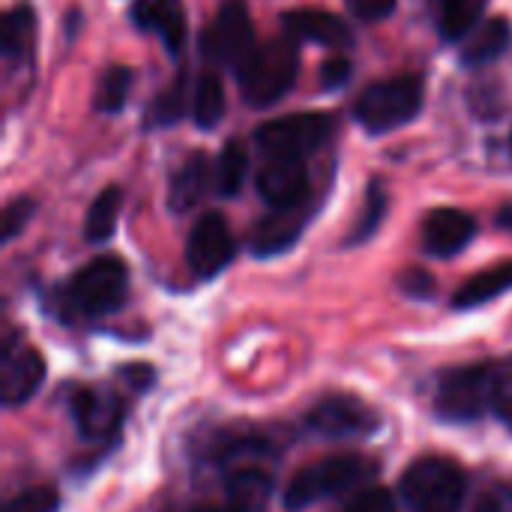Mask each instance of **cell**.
I'll return each instance as SVG.
<instances>
[{
  "label": "cell",
  "instance_id": "cb8c5ba5",
  "mask_svg": "<svg viewBox=\"0 0 512 512\" xmlns=\"http://www.w3.org/2000/svg\"><path fill=\"white\" fill-rule=\"evenodd\" d=\"M120 204H123V192L117 186H108L96 195V201L87 210L84 219V237L90 243H102L114 234L117 228V216H120Z\"/></svg>",
  "mask_w": 512,
  "mask_h": 512
},
{
  "label": "cell",
  "instance_id": "836d02e7",
  "mask_svg": "<svg viewBox=\"0 0 512 512\" xmlns=\"http://www.w3.org/2000/svg\"><path fill=\"white\" fill-rule=\"evenodd\" d=\"M399 285H402V291H405L408 297H417V300H426V297L435 294V279H432L429 273H423V270H408V273H402Z\"/></svg>",
  "mask_w": 512,
  "mask_h": 512
},
{
  "label": "cell",
  "instance_id": "52a82bcc",
  "mask_svg": "<svg viewBox=\"0 0 512 512\" xmlns=\"http://www.w3.org/2000/svg\"><path fill=\"white\" fill-rule=\"evenodd\" d=\"M333 135V117L324 111H300L279 120L264 123L255 132L258 147L267 156H288V159H306L309 153L321 150Z\"/></svg>",
  "mask_w": 512,
  "mask_h": 512
},
{
  "label": "cell",
  "instance_id": "d4e9b609",
  "mask_svg": "<svg viewBox=\"0 0 512 512\" xmlns=\"http://www.w3.org/2000/svg\"><path fill=\"white\" fill-rule=\"evenodd\" d=\"M33 36H36V18H33V12H30L27 6L12 9V12L3 18V36H0L3 57H6V60H15V57L30 54Z\"/></svg>",
  "mask_w": 512,
  "mask_h": 512
},
{
  "label": "cell",
  "instance_id": "83f0119b",
  "mask_svg": "<svg viewBox=\"0 0 512 512\" xmlns=\"http://www.w3.org/2000/svg\"><path fill=\"white\" fill-rule=\"evenodd\" d=\"M384 213H387V192L381 189V183H372L369 192H366V204H363V210H360L357 228L351 231L348 243H363V240H369V237L378 231Z\"/></svg>",
  "mask_w": 512,
  "mask_h": 512
},
{
  "label": "cell",
  "instance_id": "5bb4252c",
  "mask_svg": "<svg viewBox=\"0 0 512 512\" xmlns=\"http://www.w3.org/2000/svg\"><path fill=\"white\" fill-rule=\"evenodd\" d=\"M474 234H477L474 216H468L465 210L441 207L432 210L423 222V249L435 258H453L474 240Z\"/></svg>",
  "mask_w": 512,
  "mask_h": 512
},
{
  "label": "cell",
  "instance_id": "8992f818",
  "mask_svg": "<svg viewBox=\"0 0 512 512\" xmlns=\"http://www.w3.org/2000/svg\"><path fill=\"white\" fill-rule=\"evenodd\" d=\"M420 108H423V78L396 75L369 84L354 105V117L366 132L384 135L411 123L420 114Z\"/></svg>",
  "mask_w": 512,
  "mask_h": 512
},
{
  "label": "cell",
  "instance_id": "e0dca14e",
  "mask_svg": "<svg viewBox=\"0 0 512 512\" xmlns=\"http://www.w3.org/2000/svg\"><path fill=\"white\" fill-rule=\"evenodd\" d=\"M306 225V207H291V210H273L270 216H264L252 237H249V249L255 258H270L279 255L285 249H291L297 243V237L303 234Z\"/></svg>",
  "mask_w": 512,
  "mask_h": 512
},
{
  "label": "cell",
  "instance_id": "d590c367",
  "mask_svg": "<svg viewBox=\"0 0 512 512\" xmlns=\"http://www.w3.org/2000/svg\"><path fill=\"white\" fill-rule=\"evenodd\" d=\"M351 78V63L345 57H333L321 66V81L324 87H342Z\"/></svg>",
  "mask_w": 512,
  "mask_h": 512
},
{
  "label": "cell",
  "instance_id": "277c9868",
  "mask_svg": "<svg viewBox=\"0 0 512 512\" xmlns=\"http://www.w3.org/2000/svg\"><path fill=\"white\" fill-rule=\"evenodd\" d=\"M501 372L504 369L495 363H474V366H459L441 375L438 393H435L438 417L450 423H474L483 414H492Z\"/></svg>",
  "mask_w": 512,
  "mask_h": 512
},
{
  "label": "cell",
  "instance_id": "603a6c76",
  "mask_svg": "<svg viewBox=\"0 0 512 512\" xmlns=\"http://www.w3.org/2000/svg\"><path fill=\"white\" fill-rule=\"evenodd\" d=\"M246 168H249L246 144L237 141V138H231L222 147V153L216 159V168H213V186H216V192L225 195V198L237 195L240 186H243V180H246Z\"/></svg>",
  "mask_w": 512,
  "mask_h": 512
},
{
  "label": "cell",
  "instance_id": "4316f807",
  "mask_svg": "<svg viewBox=\"0 0 512 512\" xmlns=\"http://www.w3.org/2000/svg\"><path fill=\"white\" fill-rule=\"evenodd\" d=\"M183 111H186V78L177 75L174 84L165 87L153 99V105L147 111V126H171L183 117Z\"/></svg>",
  "mask_w": 512,
  "mask_h": 512
},
{
  "label": "cell",
  "instance_id": "484cf974",
  "mask_svg": "<svg viewBox=\"0 0 512 512\" xmlns=\"http://www.w3.org/2000/svg\"><path fill=\"white\" fill-rule=\"evenodd\" d=\"M129 90H132V69H126V66L105 69L102 78H99V84H96V93H93L96 111H102V114L123 111V105L129 99Z\"/></svg>",
  "mask_w": 512,
  "mask_h": 512
},
{
  "label": "cell",
  "instance_id": "9c48e42d",
  "mask_svg": "<svg viewBox=\"0 0 512 512\" xmlns=\"http://www.w3.org/2000/svg\"><path fill=\"white\" fill-rule=\"evenodd\" d=\"M306 429L321 435V438H366L381 426V417L375 414L372 405H366L357 396L336 393L321 399L309 414H306Z\"/></svg>",
  "mask_w": 512,
  "mask_h": 512
},
{
  "label": "cell",
  "instance_id": "1f68e13d",
  "mask_svg": "<svg viewBox=\"0 0 512 512\" xmlns=\"http://www.w3.org/2000/svg\"><path fill=\"white\" fill-rule=\"evenodd\" d=\"M474 512H512V486L510 483H495L483 492L480 504Z\"/></svg>",
  "mask_w": 512,
  "mask_h": 512
},
{
  "label": "cell",
  "instance_id": "6da1fadb",
  "mask_svg": "<svg viewBox=\"0 0 512 512\" xmlns=\"http://www.w3.org/2000/svg\"><path fill=\"white\" fill-rule=\"evenodd\" d=\"M378 465L369 456L360 453H339V456H327L318 459L306 468H300L282 495V504L288 512H303L321 501L339 498L345 492L363 489L372 477H375Z\"/></svg>",
  "mask_w": 512,
  "mask_h": 512
},
{
  "label": "cell",
  "instance_id": "7a4b0ae2",
  "mask_svg": "<svg viewBox=\"0 0 512 512\" xmlns=\"http://www.w3.org/2000/svg\"><path fill=\"white\" fill-rule=\"evenodd\" d=\"M129 297V267L114 258L102 255L84 264L60 291V303L69 318H105L117 312Z\"/></svg>",
  "mask_w": 512,
  "mask_h": 512
},
{
  "label": "cell",
  "instance_id": "d6986e66",
  "mask_svg": "<svg viewBox=\"0 0 512 512\" xmlns=\"http://www.w3.org/2000/svg\"><path fill=\"white\" fill-rule=\"evenodd\" d=\"M512 45V24L507 18H489L486 24H480L471 39L462 48V63L465 66H486L498 57L507 54Z\"/></svg>",
  "mask_w": 512,
  "mask_h": 512
},
{
  "label": "cell",
  "instance_id": "5b68a950",
  "mask_svg": "<svg viewBox=\"0 0 512 512\" xmlns=\"http://www.w3.org/2000/svg\"><path fill=\"white\" fill-rule=\"evenodd\" d=\"M300 54L294 39H270L249 54V60L237 69L240 90L249 105L264 108L279 102L297 81Z\"/></svg>",
  "mask_w": 512,
  "mask_h": 512
},
{
  "label": "cell",
  "instance_id": "8d00e7d4",
  "mask_svg": "<svg viewBox=\"0 0 512 512\" xmlns=\"http://www.w3.org/2000/svg\"><path fill=\"white\" fill-rule=\"evenodd\" d=\"M180 512H234V510L222 501V504H195V507H189V510H180Z\"/></svg>",
  "mask_w": 512,
  "mask_h": 512
},
{
  "label": "cell",
  "instance_id": "f1b7e54d",
  "mask_svg": "<svg viewBox=\"0 0 512 512\" xmlns=\"http://www.w3.org/2000/svg\"><path fill=\"white\" fill-rule=\"evenodd\" d=\"M57 507H60V498L51 486H33L9 498L3 504V512H57Z\"/></svg>",
  "mask_w": 512,
  "mask_h": 512
},
{
  "label": "cell",
  "instance_id": "74e56055",
  "mask_svg": "<svg viewBox=\"0 0 512 512\" xmlns=\"http://www.w3.org/2000/svg\"><path fill=\"white\" fill-rule=\"evenodd\" d=\"M498 225H501V228H510L512 231V204L501 207V213H498Z\"/></svg>",
  "mask_w": 512,
  "mask_h": 512
},
{
  "label": "cell",
  "instance_id": "2e32d148",
  "mask_svg": "<svg viewBox=\"0 0 512 512\" xmlns=\"http://www.w3.org/2000/svg\"><path fill=\"white\" fill-rule=\"evenodd\" d=\"M132 21L162 39L168 51H180L186 42V9L183 0H135Z\"/></svg>",
  "mask_w": 512,
  "mask_h": 512
},
{
  "label": "cell",
  "instance_id": "4dcf8cb0",
  "mask_svg": "<svg viewBox=\"0 0 512 512\" xmlns=\"http://www.w3.org/2000/svg\"><path fill=\"white\" fill-rule=\"evenodd\" d=\"M33 210H36V201H30V198H15L12 204H6V210H3V240L6 243L15 240V234L30 222Z\"/></svg>",
  "mask_w": 512,
  "mask_h": 512
},
{
  "label": "cell",
  "instance_id": "7c38bea8",
  "mask_svg": "<svg viewBox=\"0 0 512 512\" xmlns=\"http://www.w3.org/2000/svg\"><path fill=\"white\" fill-rule=\"evenodd\" d=\"M255 186H258V195L273 210L306 207L309 189H312L303 159H288V156H267V162L258 171Z\"/></svg>",
  "mask_w": 512,
  "mask_h": 512
},
{
  "label": "cell",
  "instance_id": "e575fe53",
  "mask_svg": "<svg viewBox=\"0 0 512 512\" xmlns=\"http://www.w3.org/2000/svg\"><path fill=\"white\" fill-rule=\"evenodd\" d=\"M492 414H498L504 423L512 426V372H501V378H498Z\"/></svg>",
  "mask_w": 512,
  "mask_h": 512
},
{
  "label": "cell",
  "instance_id": "44dd1931",
  "mask_svg": "<svg viewBox=\"0 0 512 512\" xmlns=\"http://www.w3.org/2000/svg\"><path fill=\"white\" fill-rule=\"evenodd\" d=\"M489 0H435V21L444 39H462L468 36L483 12H486Z\"/></svg>",
  "mask_w": 512,
  "mask_h": 512
},
{
  "label": "cell",
  "instance_id": "ba28073f",
  "mask_svg": "<svg viewBox=\"0 0 512 512\" xmlns=\"http://www.w3.org/2000/svg\"><path fill=\"white\" fill-rule=\"evenodd\" d=\"M201 51L210 63L240 69L255 51V27L243 0H228L201 36Z\"/></svg>",
  "mask_w": 512,
  "mask_h": 512
},
{
  "label": "cell",
  "instance_id": "ac0fdd59",
  "mask_svg": "<svg viewBox=\"0 0 512 512\" xmlns=\"http://www.w3.org/2000/svg\"><path fill=\"white\" fill-rule=\"evenodd\" d=\"M207 180H210V165L204 153H192L183 159V165L171 174L168 183V207L174 213H189L207 192Z\"/></svg>",
  "mask_w": 512,
  "mask_h": 512
},
{
  "label": "cell",
  "instance_id": "3957f363",
  "mask_svg": "<svg viewBox=\"0 0 512 512\" xmlns=\"http://www.w3.org/2000/svg\"><path fill=\"white\" fill-rule=\"evenodd\" d=\"M465 492L468 477L447 456H423L402 474V498L414 512H459Z\"/></svg>",
  "mask_w": 512,
  "mask_h": 512
},
{
  "label": "cell",
  "instance_id": "ffe728a7",
  "mask_svg": "<svg viewBox=\"0 0 512 512\" xmlns=\"http://www.w3.org/2000/svg\"><path fill=\"white\" fill-rule=\"evenodd\" d=\"M512 291V261L507 264H498L486 273H477L471 276L453 297V309H477V306H486L492 303L495 297Z\"/></svg>",
  "mask_w": 512,
  "mask_h": 512
},
{
  "label": "cell",
  "instance_id": "8fae6325",
  "mask_svg": "<svg viewBox=\"0 0 512 512\" xmlns=\"http://www.w3.org/2000/svg\"><path fill=\"white\" fill-rule=\"evenodd\" d=\"M237 255V240L222 213H204L186 240V264L198 279L219 276Z\"/></svg>",
  "mask_w": 512,
  "mask_h": 512
},
{
  "label": "cell",
  "instance_id": "d6a6232c",
  "mask_svg": "<svg viewBox=\"0 0 512 512\" xmlns=\"http://www.w3.org/2000/svg\"><path fill=\"white\" fill-rule=\"evenodd\" d=\"M345 3L360 21H381V18L393 15V9H396V0H345Z\"/></svg>",
  "mask_w": 512,
  "mask_h": 512
},
{
  "label": "cell",
  "instance_id": "9a60e30c",
  "mask_svg": "<svg viewBox=\"0 0 512 512\" xmlns=\"http://www.w3.org/2000/svg\"><path fill=\"white\" fill-rule=\"evenodd\" d=\"M282 24H285L288 36L303 39V42H318V45H327V48H348L354 42L351 27L339 15L324 12V9H294V12H285Z\"/></svg>",
  "mask_w": 512,
  "mask_h": 512
},
{
  "label": "cell",
  "instance_id": "f546056e",
  "mask_svg": "<svg viewBox=\"0 0 512 512\" xmlns=\"http://www.w3.org/2000/svg\"><path fill=\"white\" fill-rule=\"evenodd\" d=\"M345 512H396V498L390 489L369 486V489L357 492V498L345 507Z\"/></svg>",
  "mask_w": 512,
  "mask_h": 512
},
{
  "label": "cell",
  "instance_id": "7402d4cb",
  "mask_svg": "<svg viewBox=\"0 0 512 512\" xmlns=\"http://www.w3.org/2000/svg\"><path fill=\"white\" fill-rule=\"evenodd\" d=\"M192 117L201 129H216L225 117V87L216 72H201L192 90Z\"/></svg>",
  "mask_w": 512,
  "mask_h": 512
},
{
  "label": "cell",
  "instance_id": "4fadbf2b",
  "mask_svg": "<svg viewBox=\"0 0 512 512\" xmlns=\"http://www.w3.org/2000/svg\"><path fill=\"white\" fill-rule=\"evenodd\" d=\"M45 381V360L30 345H6L0 357V399L6 408H18L33 399Z\"/></svg>",
  "mask_w": 512,
  "mask_h": 512
},
{
  "label": "cell",
  "instance_id": "30bf717a",
  "mask_svg": "<svg viewBox=\"0 0 512 512\" xmlns=\"http://www.w3.org/2000/svg\"><path fill=\"white\" fill-rule=\"evenodd\" d=\"M69 408H72L78 435L90 444H111L117 432L123 429L126 405L120 393L108 387H78L72 393Z\"/></svg>",
  "mask_w": 512,
  "mask_h": 512
}]
</instances>
